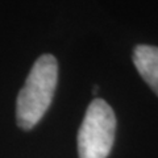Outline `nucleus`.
Instances as JSON below:
<instances>
[{"mask_svg":"<svg viewBox=\"0 0 158 158\" xmlns=\"http://www.w3.org/2000/svg\"><path fill=\"white\" fill-rule=\"evenodd\" d=\"M58 81V63L52 54L41 56L20 90L16 103L17 125L29 131L38 124L52 104Z\"/></svg>","mask_w":158,"mask_h":158,"instance_id":"f257e3e1","label":"nucleus"},{"mask_svg":"<svg viewBox=\"0 0 158 158\" xmlns=\"http://www.w3.org/2000/svg\"><path fill=\"white\" fill-rule=\"evenodd\" d=\"M116 133V117L103 99L90 103L78 132L79 158H107Z\"/></svg>","mask_w":158,"mask_h":158,"instance_id":"f03ea898","label":"nucleus"},{"mask_svg":"<svg viewBox=\"0 0 158 158\" xmlns=\"http://www.w3.org/2000/svg\"><path fill=\"white\" fill-rule=\"evenodd\" d=\"M133 63L138 74L158 96V48L138 45L133 50Z\"/></svg>","mask_w":158,"mask_h":158,"instance_id":"7ed1b4c3","label":"nucleus"}]
</instances>
